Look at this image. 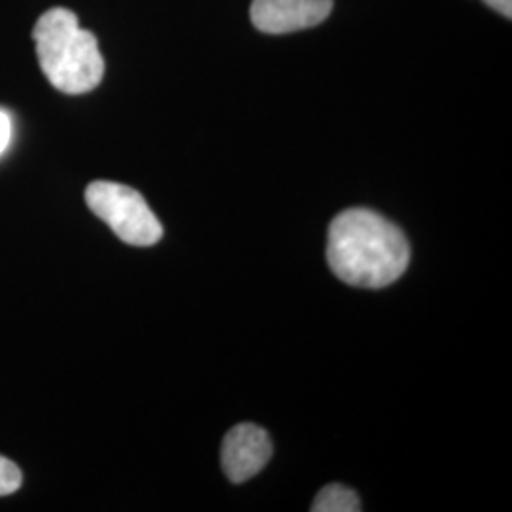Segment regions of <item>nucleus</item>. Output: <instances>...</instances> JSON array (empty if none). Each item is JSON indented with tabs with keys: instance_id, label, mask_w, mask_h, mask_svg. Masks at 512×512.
<instances>
[{
	"instance_id": "obj_1",
	"label": "nucleus",
	"mask_w": 512,
	"mask_h": 512,
	"mask_svg": "<svg viewBox=\"0 0 512 512\" xmlns=\"http://www.w3.org/2000/svg\"><path fill=\"white\" fill-rule=\"evenodd\" d=\"M327 260L340 281L382 289L406 272L410 245L403 232L382 215L370 209H348L330 224Z\"/></svg>"
},
{
	"instance_id": "obj_2",
	"label": "nucleus",
	"mask_w": 512,
	"mask_h": 512,
	"mask_svg": "<svg viewBox=\"0 0 512 512\" xmlns=\"http://www.w3.org/2000/svg\"><path fill=\"white\" fill-rule=\"evenodd\" d=\"M38 63L59 92L80 95L95 90L105 74V59L97 38L78 25L71 10L54 8L35 25Z\"/></svg>"
},
{
	"instance_id": "obj_3",
	"label": "nucleus",
	"mask_w": 512,
	"mask_h": 512,
	"mask_svg": "<svg viewBox=\"0 0 512 512\" xmlns=\"http://www.w3.org/2000/svg\"><path fill=\"white\" fill-rule=\"evenodd\" d=\"M86 203L95 217L128 245L150 247L164 236V228L145 198L131 186L95 181L86 188Z\"/></svg>"
},
{
	"instance_id": "obj_4",
	"label": "nucleus",
	"mask_w": 512,
	"mask_h": 512,
	"mask_svg": "<svg viewBox=\"0 0 512 512\" xmlns=\"http://www.w3.org/2000/svg\"><path fill=\"white\" fill-rule=\"evenodd\" d=\"M274 444L266 429L255 423H239L222 440L220 463L226 478L234 484L258 475L272 458Z\"/></svg>"
},
{
	"instance_id": "obj_5",
	"label": "nucleus",
	"mask_w": 512,
	"mask_h": 512,
	"mask_svg": "<svg viewBox=\"0 0 512 512\" xmlns=\"http://www.w3.org/2000/svg\"><path fill=\"white\" fill-rule=\"evenodd\" d=\"M332 4V0H253L251 19L262 33L285 35L323 23Z\"/></svg>"
},
{
	"instance_id": "obj_6",
	"label": "nucleus",
	"mask_w": 512,
	"mask_h": 512,
	"mask_svg": "<svg viewBox=\"0 0 512 512\" xmlns=\"http://www.w3.org/2000/svg\"><path fill=\"white\" fill-rule=\"evenodd\" d=\"M311 511L359 512L361 501H359V495L355 494L351 488H346L342 484H330L317 494L311 505Z\"/></svg>"
},
{
	"instance_id": "obj_7",
	"label": "nucleus",
	"mask_w": 512,
	"mask_h": 512,
	"mask_svg": "<svg viewBox=\"0 0 512 512\" xmlns=\"http://www.w3.org/2000/svg\"><path fill=\"white\" fill-rule=\"evenodd\" d=\"M23 478L18 465L0 456V497L18 492Z\"/></svg>"
},
{
	"instance_id": "obj_8",
	"label": "nucleus",
	"mask_w": 512,
	"mask_h": 512,
	"mask_svg": "<svg viewBox=\"0 0 512 512\" xmlns=\"http://www.w3.org/2000/svg\"><path fill=\"white\" fill-rule=\"evenodd\" d=\"M10 141H12V118L8 116V112L0 110V156L10 145Z\"/></svg>"
},
{
	"instance_id": "obj_9",
	"label": "nucleus",
	"mask_w": 512,
	"mask_h": 512,
	"mask_svg": "<svg viewBox=\"0 0 512 512\" xmlns=\"http://www.w3.org/2000/svg\"><path fill=\"white\" fill-rule=\"evenodd\" d=\"M490 8H494L495 12H499L501 16L511 19L512 0H484Z\"/></svg>"
}]
</instances>
